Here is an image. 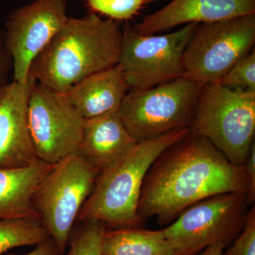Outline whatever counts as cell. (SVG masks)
I'll return each mask as SVG.
<instances>
[{"instance_id": "1", "label": "cell", "mask_w": 255, "mask_h": 255, "mask_svg": "<svg viewBox=\"0 0 255 255\" xmlns=\"http://www.w3.org/2000/svg\"><path fill=\"white\" fill-rule=\"evenodd\" d=\"M249 188L244 166L234 165L209 140L190 132L151 165L137 211L142 222L156 217L165 226L199 201L227 193L248 196Z\"/></svg>"}, {"instance_id": "2", "label": "cell", "mask_w": 255, "mask_h": 255, "mask_svg": "<svg viewBox=\"0 0 255 255\" xmlns=\"http://www.w3.org/2000/svg\"><path fill=\"white\" fill-rule=\"evenodd\" d=\"M123 31L118 21L96 13L69 17L33 60L28 77L58 93L117 65Z\"/></svg>"}, {"instance_id": "3", "label": "cell", "mask_w": 255, "mask_h": 255, "mask_svg": "<svg viewBox=\"0 0 255 255\" xmlns=\"http://www.w3.org/2000/svg\"><path fill=\"white\" fill-rule=\"evenodd\" d=\"M189 132V128L177 129L137 142L127 155L102 170L82 206L78 221H100L116 228L137 227L142 223L137 209L149 169L164 150Z\"/></svg>"}, {"instance_id": "4", "label": "cell", "mask_w": 255, "mask_h": 255, "mask_svg": "<svg viewBox=\"0 0 255 255\" xmlns=\"http://www.w3.org/2000/svg\"><path fill=\"white\" fill-rule=\"evenodd\" d=\"M190 132L209 140L234 165H243L255 142V92L204 85Z\"/></svg>"}, {"instance_id": "5", "label": "cell", "mask_w": 255, "mask_h": 255, "mask_svg": "<svg viewBox=\"0 0 255 255\" xmlns=\"http://www.w3.org/2000/svg\"><path fill=\"white\" fill-rule=\"evenodd\" d=\"M201 87L182 77L150 88L132 89L124 97L119 115L137 142L190 128Z\"/></svg>"}, {"instance_id": "6", "label": "cell", "mask_w": 255, "mask_h": 255, "mask_svg": "<svg viewBox=\"0 0 255 255\" xmlns=\"http://www.w3.org/2000/svg\"><path fill=\"white\" fill-rule=\"evenodd\" d=\"M248 205L246 194L227 193L184 210L162 229L172 255H196L217 243L231 244L246 225Z\"/></svg>"}, {"instance_id": "7", "label": "cell", "mask_w": 255, "mask_h": 255, "mask_svg": "<svg viewBox=\"0 0 255 255\" xmlns=\"http://www.w3.org/2000/svg\"><path fill=\"white\" fill-rule=\"evenodd\" d=\"M99 174L75 153L54 164L37 188L33 206L60 255L65 253L74 223Z\"/></svg>"}, {"instance_id": "8", "label": "cell", "mask_w": 255, "mask_h": 255, "mask_svg": "<svg viewBox=\"0 0 255 255\" xmlns=\"http://www.w3.org/2000/svg\"><path fill=\"white\" fill-rule=\"evenodd\" d=\"M255 43V14L198 23L184 50V77L201 87L216 83Z\"/></svg>"}, {"instance_id": "9", "label": "cell", "mask_w": 255, "mask_h": 255, "mask_svg": "<svg viewBox=\"0 0 255 255\" xmlns=\"http://www.w3.org/2000/svg\"><path fill=\"white\" fill-rule=\"evenodd\" d=\"M198 23L167 34L123 31L119 65L130 90L147 89L184 77V53Z\"/></svg>"}, {"instance_id": "10", "label": "cell", "mask_w": 255, "mask_h": 255, "mask_svg": "<svg viewBox=\"0 0 255 255\" xmlns=\"http://www.w3.org/2000/svg\"><path fill=\"white\" fill-rule=\"evenodd\" d=\"M28 121L38 159L54 165L78 153L85 119L61 94L35 82L28 100Z\"/></svg>"}, {"instance_id": "11", "label": "cell", "mask_w": 255, "mask_h": 255, "mask_svg": "<svg viewBox=\"0 0 255 255\" xmlns=\"http://www.w3.org/2000/svg\"><path fill=\"white\" fill-rule=\"evenodd\" d=\"M66 0H33L11 11L4 41L12 60L13 81L26 82L33 60L68 21Z\"/></svg>"}, {"instance_id": "12", "label": "cell", "mask_w": 255, "mask_h": 255, "mask_svg": "<svg viewBox=\"0 0 255 255\" xmlns=\"http://www.w3.org/2000/svg\"><path fill=\"white\" fill-rule=\"evenodd\" d=\"M36 80L0 86V167L16 168L36 162L28 121L30 92Z\"/></svg>"}, {"instance_id": "13", "label": "cell", "mask_w": 255, "mask_h": 255, "mask_svg": "<svg viewBox=\"0 0 255 255\" xmlns=\"http://www.w3.org/2000/svg\"><path fill=\"white\" fill-rule=\"evenodd\" d=\"M255 14V0H172L142 18L132 29L157 34L190 23H209Z\"/></svg>"}, {"instance_id": "14", "label": "cell", "mask_w": 255, "mask_h": 255, "mask_svg": "<svg viewBox=\"0 0 255 255\" xmlns=\"http://www.w3.org/2000/svg\"><path fill=\"white\" fill-rule=\"evenodd\" d=\"M137 143L122 122L119 111H116L85 119L78 154L100 173Z\"/></svg>"}, {"instance_id": "15", "label": "cell", "mask_w": 255, "mask_h": 255, "mask_svg": "<svg viewBox=\"0 0 255 255\" xmlns=\"http://www.w3.org/2000/svg\"><path fill=\"white\" fill-rule=\"evenodd\" d=\"M130 90L127 76L119 64L87 78L60 93L85 119L119 111Z\"/></svg>"}, {"instance_id": "16", "label": "cell", "mask_w": 255, "mask_h": 255, "mask_svg": "<svg viewBox=\"0 0 255 255\" xmlns=\"http://www.w3.org/2000/svg\"><path fill=\"white\" fill-rule=\"evenodd\" d=\"M53 166L37 159L24 167H0V220H41L33 206V196Z\"/></svg>"}, {"instance_id": "17", "label": "cell", "mask_w": 255, "mask_h": 255, "mask_svg": "<svg viewBox=\"0 0 255 255\" xmlns=\"http://www.w3.org/2000/svg\"><path fill=\"white\" fill-rule=\"evenodd\" d=\"M162 230L151 231L137 227L106 230L102 255H172Z\"/></svg>"}, {"instance_id": "18", "label": "cell", "mask_w": 255, "mask_h": 255, "mask_svg": "<svg viewBox=\"0 0 255 255\" xmlns=\"http://www.w3.org/2000/svg\"><path fill=\"white\" fill-rule=\"evenodd\" d=\"M50 238L41 220H0V255L13 248L37 246Z\"/></svg>"}, {"instance_id": "19", "label": "cell", "mask_w": 255, "mask_h": 255, "mask_svg": "<svg viewBox=\"0 0 255 255\" xmlns=\"http://www.w3.org/2000/svg\"><path fill=\"white\" fill-rule=\"evenodd\" d=\"M106 225L100 221H87L74 233L67 255H102V238Z\"/></svg>"}, {"instance_id": "20", "label": "cell", "mask_w": 255, "mask_h": 255, "mask_svg": "<svg viewBox=\"0 0 255 255\" xmlns=\"http://www.w3.org/2000/svg\"><path fill=\"white\" fill-rule=\"evenodd\" d=\"M155 0H87L94 13L109 16L114 21H126L133 17L145 5Z\"/></svg>"}, {"instance_id": "21", "label": "cell", "mask_w": 255, "mask_h": 255, "mask_svg": "<svg viewBox=\"0 0 255 255\" xmlns=\"http://www.w3.org/2000/svg\"><path fill=\"white\" fill-rule=\"evenodd\" d=\"M216 83L229 88L255 92V51L238 61Z\"/></svg>"}, {"instance_id": "22", "label": "cell", "mask_w": 255, "mask_h": 255, "mask_svg": "<svg viewBox=\"0 0 255 255\" xmlns=\"http://www.w3.org/2000/svg\"><path fill=\"white\" fill-rule=\"evenodd\" d=\"M223 255H255V205L249 210L243 231Z\"/></svg>"}, {"instance_id": "23", "label": "cell", "mask_w": 255, "mask_h": 255, "mask_svg": "<svg viewBox=\"0 0 255 255\" xmlns=\"http://www.w3.org/2000/svg\"><path fill=\"white\" fill-rule=\"evenodd\" d=\"M12 69V60L5 45L4 31L0 29V86L9 82Z\"/></svg>"}, {"instance_id": "24", "label": "cell", "mask_w": 255, "mask_h": 255, "mask_svg": "<svg viewBox=\"0 0 255 255\" xmlns=\"http://www.w3.org/2000/svg\"><path fill=\"white\" fill-rule=\"evenodd\" d=\"M248 181H249V191L248 194V201L249 204H254L255 200V142L252 146L249 155L244 164Z\"/></svg>"}, {"instance_id": "25", "label": "cell", "mask_w": 255, "mask_h": 255, "mask_svg": "<svg viewBox=\"0 0 255 255\" xmlns=\"http://www.w3.org/2000/svg\"><path fill=\"white\" fill-rule=\"evenodd\" d=\"M6 255H18L9 254ZM24 255H60L58 247L52 238H48L46 241L42 242L36 246L33 251Z\"/></svg>"}, {"instance_id": "26", "label": "cell", "mask_w": 255, "mask_h": 255, "mask_svg": "<svg viewBox=\"0 0 255 255\" xmlns=\"http://www.w3.org/2000/svg\"><path fill=\"white\" fill-rule=\"evenodd\" d=\"M226 247V245L223 243H217V244L208 247L204 251L196 255H223V251Z\"/></svg>"}, {"instance_id": "27", "label": "cell", "mask_w": 255, "mask_h": 255, "mask_svg": "<svg viewBox=\"0 0 255 255\" xmlns=\"http://www.w3.org/2000/svg\"><path fill=\"white\" fill-rule=\"evenodd\" d=\"M31 1H33V0H31Z\"/></svg>"}]
</instances>
